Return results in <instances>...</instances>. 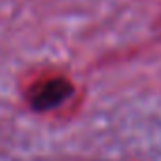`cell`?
<instances>
[{
  "label": "cell",
  "instance_id": "obj_1",
  "mask_svg": "<svg viewBox=\"0 0 161 161\" xmlns=\"http://www.w3.org/2000/svg\"><path fill=\"white\" fill-rule=\"evenodd\" d=\"M74 87L63 76H53L40 82L29 95V103L34 110H51L64 103L72 95Z\"/></svg>",
  "mask_w": 161,
  "mask_h": 161
}]
</instances>
